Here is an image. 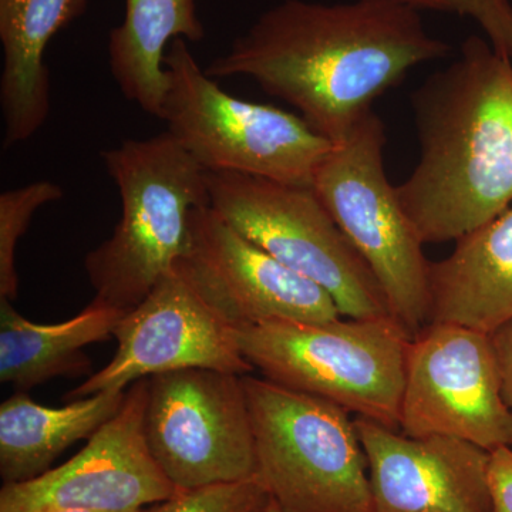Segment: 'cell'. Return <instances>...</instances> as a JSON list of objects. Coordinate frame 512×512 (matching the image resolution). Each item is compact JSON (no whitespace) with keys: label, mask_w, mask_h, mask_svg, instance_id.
Returning <instances> with one entry per match:
<instances>
[{"label":"cell","mask_w":512,"mask_h":512,"mask_svg":"<svg viewBox=\"0 0 512 512\" xmlns=\"http://www.w3.org/2000/svg\"><path fill=\"white\" fill-rule=\"evenodd\" d=\"M451 47L430 36L419 10L389 0L323 5L284 0L215 57L212 79L248 77L292 104L330 143L348 137L373 101L413 67Z\"/></svg>","instance_id":"6da1fadb"},{"label":"cell","mask_w":512,"mask_h":512,"mask_svg":"<svg viewBox=\"0 0 512 512\" xmlns=\"http://www.w3.org/2000/svg\"><path fill=\"white\" fill-rule=\"evenodd\" d=\"M420 160L397 185L420 241H458L512 207V60L470 36L412 94Z\"/></svg>","instance_id":"7a4b0ae2"},{"label":"cell","mask_w":512,"mask_h":512,"mask_svg":"<svg viewBox=\"0 0 512 512\" xmlns=\"http://www.w3.org/2000/svg\"><path fill=\"white\" fill-rule=\"evenodd\" d=\"M121 198L109 239L84 258L94 301L137 308L183 259L195 208L210 205L207 171L164 133L101 151Z\"/></svg>","instance_id":"3957f363"},{"label":"cell","mask_w":512,"mask_h":512,"mask_svg":"<svg viewBox=\"0 0 512 512\" xmlns=\"http://www.w3.org/2000/svg\"><path fill=\"white\" fill-rule=\"evenodd\" d=\"M235 336L242 355L265 379L400 430L412 336L393 316L266 320L235 329Z\"/></svg>","instance_id":"277c9868"},{"label":"cell","mask_w":512,"mask_h":512,"mask_svg":"<svg viewBox=\"0 0 512 512\" xmlns=\"http://www.w3.org/2000/svg\"><path fill=\"white\" fill-rule=\"evenodd\" d=\"M164 69L168 89L161 120L205 171L312 187L333 143L302 117L224 92L185 39L171 43Z\"/></svg>","instance_id":"5b68a950"},{"label":"cell","mask_w":512,"mask_h":512,"mask_svg":"<svg viewBox=\"0 0 512 512\" xmlns=\"http://www.w3.org/2000/svg\"><path fill=\"white\" fill-rule=\"evenodd\" d=\"M256 477L286 512H370L355 420L338 404L265 377L242 376Z\"/></svg>","instance_id":"8992f818"},{"label":"cell","mask_w":512,"mask_h":512,"mask_svg":"<svg viewBox=\"0 0 512 512\" xmlns=\"http://www.w3.org/2000/svg\"><path fill=\"white\" fill-rule=\"evenodd\" d=\"M386 127L369 111L333 144L312 188L382 286L392 316L412 338L429 325V268L423 242L384 168Z\"/></svg>","instance_id":"52a82bcc"},{"label":"cell","mask_w":512,"mask_h":512,"mask_svg":"<svg viewBox=\"0 0 512 512\" xmlns=\"http://www.w3.org/2000/svg\"><path fill=\"white\" fill-rule=\"evenodd\" d=\"M210 207L249 241L332 296L350 319L392 316L382 286L312 187L207 171Z\"/></svg>","instance_id":"ba28073f"},{"label":"cell","mask_w":512,"mask_h":512,"mask_svg":"<svg viewBox=\"0 0 512 512\" xmlns=\"http://www.w3.org/2000/svg\"><path fill=\"white\" fill-rule=\"evenodd\" d=\"M144 431L151 456L177 491L256 477L242 376L184 369L148 377Z\"/></svg>","instance_id":"9c48e42d"},{"label":"cell","mask_w":512,"mask_h":512,"mask_svg":"<svg viewBox=\"0 0 512 512\" xmlns=\"http://www.w3.org/2000/svg\"><path fill=\"white\" fill-rule=\"evenodd\" d=\"M400 431L456 437L488 453L512 447V413L491 333L429 323L410 339Z\"/></svg>","instance_id":"30bf717a"},{"label":"cell","mask_w":512,"mask_h":512,"mask_svg":"<svg viewBox=\"0 0 512 512\" xmlns=\"http://www.w3.org/2000/svg\"><path fill=\"white\" fill-rule=\"evenodd\" d=\"M148 377L128 387L119 412L62 466L25 483L3 484L0 512H130L178 493L147 446Z\"/></svg>","instance_id":"8fae6325"},{"label":"cell","mask_w":512,"mask_h":512,"mask_svg":"<svg viewBox=\"0 0 512 512\" xmlns=\"http://www.w3.org/2000/svg\"><path fill=\"white\" fill-rule=\"evenodd\" d=\"M113 359L66 394L76 400L126 390L137 380L184 369L251 375L255 367L239 349L235 329L220 319L175 266L114 329Z\"/></svg>","instance_id":"7c38bea8"},{"label":"cell","mask_w":512,"mask_h":512,"mask_svg":"<svg viewBox=\"0 0 512 512\" xmlns=\"http://www.w3.org/2000/svg\"><path fill=\"white\" fill-rule=\"evenodd\" d=\"M177 268L234 329L266 320L343 318L328 291L239 234L210 205L192 212L187 251Z\"/></svg>","instance_id":"4fadbf2b"},{"label":"cell","mask_w":512,"mask_h":512,"mask_svg":"<svg viewBox=\"0 0 512 512\" xmlns=\"http://www.w3.org/2000/svg\"><path fill=\"white\" fill-rule=\"evenodd\" d=\"M355 424L370 512H493L488 451L456 437H409L366 417Z\"/></svg>","instance_id":"5bb4252c"},{"label":"cell","mask_w":512,"mask_h":512,"mask_svg":"<svg viewBox=\"0 0 512 512\" xmlns=\"http://www.w3.org/2000/svg\"><path fill=\"white\" fill-rule=\"evenodd\" d=\"M429 323L493 333L512 320V207L430 262Z\"/></svg>","instance_id":"9a60e30c"},{"label":"cell","mask_w":512,"mask_h":512,"mask_svg":"<svg viewBox=\"0 0 512 512\" xmlns=\"http://www.w3.org/2000/svg\"><path fill=\"white\" fill-rule=\"evenodd\" d=\"M87 3L89 0H0L3 146L29 140L46 123L50 113L46 47L56 33L83 15Z\"/></svg>","instance_id":"2e32d148"},{"label":"cell","mask_w":512,"mask_h":512,"mask_svg":"<svg viewBox=\"0 0 512 512\" xmlns=\"http://www.w3.org/2000/svg\"><path fill=\"white\" fill-rule=\"evenodd\" d=\"M0 298V380L28 393L56 377L92 376L84 348L113 338L124 313L93 301L73 318L36 323Z\"/></svg>","instance_id":"e0dca14e"},{"label":"cell","mask_w":512,"mask_h":512,"mask_svg":"<svg viewBox=\"0 0 512 512\" xmlns=\"http://www.w3.org/2000/svg\"><path fill=\"white\" fill-rule=\"evenodd\" d=\"M127 390H107L63 407L36 403L16 392L0 406V477L25 483L52 470L57 457L87 439L119 412Z\"/></svg>","instance_id":"ac0fdd59"},{"label":"cell","mask_w":512,"mask_h":512,"mask_svg":"<svg viewBox=\"0 0 512 512\" xmlns=\"http://www.w3.org/2000/svg\"><path fill=\"white\" fill-rule=\"evenodd\" d=\"M204 37L197 0H126L123 22L107 45L111 76L128 101L161 119L165 49L177 39L197 43Z\"/></svg>","instance_id":"d6986e66"},{"label":"cell","mask_w":512,"mask_h":512,"mask_svg":"<svg viewBox=\"0 0 512 512\" xmlns=\"http://www.w3.org/2000/svg\"><path fill=\"white\" fill-rule=\"evenodd\" d=\"M63 195L59 185L46 180L0 194V298L9 301L18 298L16 249L20 238L28 231L36 211L62 200Z\"/></svg>","instance_id":"ffe728a7"},{"label":"cell","mask_w":512,"mask_h":512,"mask_svg":"<svg viewBox=\"0 0 512 512\" xmlns=\"http://www.w3.org/2000/svg\"><path fill=\"white\" fill-rule=\"evenodd\" d=\"M271 495L258 477L239 483L178 491L144 512H266Z\"/></svg>","instance_id":"44dd1931"},{"label":"cell","mask_w":512,"mask_h":512,"mask_svg":"<svg viewBox=\"0 0 512 512\" xmlns=\"http://www.w3.org/2000/svg\"><path fill=\"white\" fill-rule=\"evenodd\" d=\"M421 10L454 13L478 23L495 52L512 60L511 0H389Z\"/></svg>","instance_id":"7402d4cb"},{"label":"cell","mask_w":512,"mask_h":512,"mask_svg":"<svg viewBox=\"0 0 512 512\" xmlns=\"http://www.w3.org/2000/svg\"><path fill=\"white\" fill-rule=\"evenodd\" d=\"M488 487L493 512H512V447L490 451Z\"/></svg>","instance_id":"603a6c76"},{"label":"cell","mask_w":512,"mask_h":512,"mask_svg":"<svg viewBox=\"0 0 512 512\" xmlns=\"http://www.w3.org/2000/svg\"><path fill=\"white\" fill-rule=\"evenodd\" d=\"M491 338L500 367L504 402L512 413V320L491 333Z\"/></svg>","instance_id":"cb8c5ba5"},{"label":"cell","mask_w":512,"mask_h":512,"mask_svg":"<svg viewBox=\"0 0 512 512\" xmlns=\"http://www.w3.org/2000/svg\"><path fill=\"white\" fill-rule=\"evenodd\" d=\"M146 510V508H144ZM144 510L140 511H130V512H144ZM47 512H104V511H93V510H80V508H67V510H53Z\"/></svg>","instance_id":"d4e9b609"},{"label":"cell","mask_w":512,"mask_h":512,"mask_svg":"<svg viewBox=\"0 0 512 512\" xmlns=\"http://www.w3.org/2000/svg\"><path fill=\"white\" fill-rule=\"evenodd\" d=\"M266 512H286L281 505L276 504L274 500L271 498V503H269L268 510Z\"/></svg>","instance_id":"484cf974"}]
</instances>
